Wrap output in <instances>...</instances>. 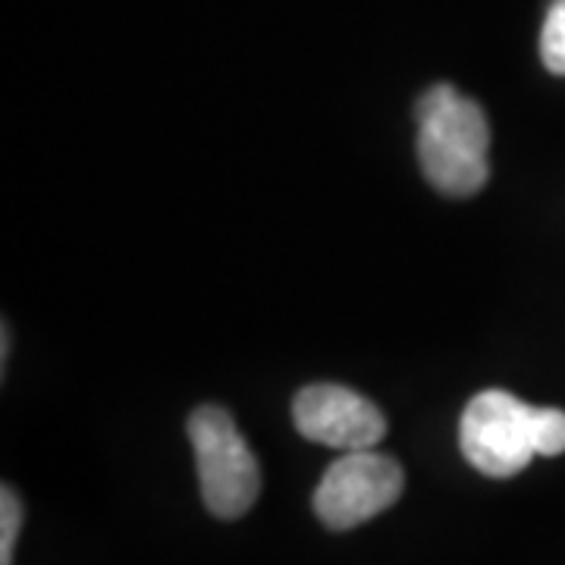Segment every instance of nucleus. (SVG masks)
<instances>
[{
  "mask_svg": "<svg viewBox=\"0 0 565 565\" xmlns=\"http://www.w3.org/2000/svg\"><path fill=\"white\" fill-rule=\"evenodd\" d=\"M415 120L427 182L449 199L478 195L490 180V122L481 104L440 82L418 98Z\"/></svg>",
  "mask_w": 565,
  "mask_h": 565,
  "instance_id": "f257e3e1",
  "label": "nucleus"
},
{
  "mask_svg": "<svg viewBox=\"0 0 565 565\" xmlns=\"http://www.w3.org/2000/svg\"><path fill=\"white\" fill-rule=\"evenodd\" d=\"M204 505L217 519H243L262 493V468L236 422L221 405H202L189 418Z\"/></svg>",
  "mask_w": 565,
  "mask_h": 565,
  "instance_id": "f03ea898",
  "label": "nucleus"
},
{
  "mask_svg": "<svg viewBox=\"0 0 565 565\" xmlns=\"http://www.w3.org/2000/svg\"><path fill=\"white\" fill-rule=\"evenodd\" d=\"M459 446L487 478H515L541 456V408L505 390H484L465 405Z\"/></svg>",
  "mask_w": 565,
  "mask_h": 565,
  "instance_id": "7ed1b4c3",
  "label": "nucleus"
},
{
  "mask_svg": "<svg viewBox=\"0 0 565 565\" xmlns=\"http://www.w3.org/2000/svg\"><path fill=\"white\" fill-rule=\"evenodd\" d=\"M403 465L374 449H355L323 471L315 490V515L330 531H349L386 512L403 497Z\"/></svg>",
  "mask_w": 565,
  "mask_h": 565,
  "instance_id": "20e7f679",
  "label": "nucleus"
},
{
  "mask_svg": "<svg viewBox=\"0 0 565 565\" xmlns=\"http://www.w3.org/2000/svg\"><path fill=\"white\" fill-rule=\"evenodd\" d=\"M296 430L311 444L333 446L343 452L374 449L384 440V412L362 393L340 384H311L292 399Z\"/></svg>",
  "mask_w": 565,
  "mask_h": 565,
  "instance_id": "39448f33",
  "label": "nucleus"
},
{
  "mask_svg": "<svg viewBox=\"0 0 565 565\" xmlns=\"http://www.w3.org/2000/svg\"><path fill=\"white\" fill-rule=\"evenodd\" d=\"M541 57L553 76H565V0L550 7L541 32Z\"/></svg>",
  "mask_w": 565,
  "mask_h": 565,
  "instance_id": "423d86ee",
  "label": "nucleus"
},
{
  "mask_svg": "<svg viewBox=\"0 0 565 565\" xmlns=\"http://www.w3.org/2000/svg\"><path fill=\"white\" fill-rule=\"evenodd\" d=\"M22 527V500L10 484L0 490V565H13V550Z\"/></svg>",
  "mask_w": 565,
  "mask_h": 565,
  "instance_id": "0eeeda50",
  "label": "nucleus"
},
{
  "mask_svg": "<svg viewBox=\"0 0 565 565\" xmlns=\"http://www.w3.org/2000/svg\"><path fill=\"white\" fill-rule=\"evenodd\" d=\"M7 359H10V327L3 323V349H0V364L7 367Z\"/></svg>",
  "mask_w": 565,
  "mask_h": 565,
  "instance_id": "6e6552de",
  "label": "nucleus"
}]
</instances>
